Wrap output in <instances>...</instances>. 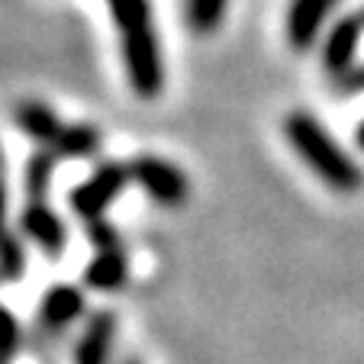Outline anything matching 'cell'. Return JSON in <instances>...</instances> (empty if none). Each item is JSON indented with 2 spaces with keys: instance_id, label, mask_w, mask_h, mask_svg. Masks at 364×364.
<instances>
[{
  "instance_id": "obj_1",
  "label": "cell",
  "mask_w": 364,
  "mask_h": 364,
  "mask_svg": "<svg viewBox=\"0 0 364 364\" xmlns=\"http://www.w3.org/2000/svg\"><path fill=\"white\" fill-rule=\"evenodd\" d=\"M284 136H287L290 149L309 165V171L316 174L323 184H329L338 193H355L364 184V174L355 161L342 151V145L319 126L313 113H290L284 119Z\"/></svg>"
},
{
  "instance_id": "obj_2",
  "label": "cell",
  "mask_w": 364,
  "mask_h": 364,
  "mask_svg": "<svg viewBox=\"0 0 364 364\" xmlns=\"http://www.w3.org/2000/svg\"><path fill=\"white\" fill-rule=\"evenodd\" d=\"M119 48H123L129 87L142 100H155L161 94V87H165V65H161V46H159L155 23L129 29V33H119Z\"/></svg>"
},
{
  "instance_id": "obj_3",
  "label": "cell",
  "mask_w": 364,
  "mask_h": 364,
  "mask_svg": "<svg viewBox=\"0 0 364 364\" xmlns=\"http://www.w3.org/2000/svg\"><path fill=\"white\" fill-rule=\"evenodd\" d=\"M129 181H132L129 165H123V161H100V165L94 168V174L84 178L81 184L68 193L71 213L84 223L103 220V213L123 197Z\"/></svg>"
},
{
  "instance_id": "obj_4",
  "label": "cell",
  "mask_w": 364,
  "mask_h": 364,
  "mask_svg": "<svg viewBox=\"0 0 364 364\" xmlns=\"http://www.w3.org/2000/svg\"><path fill=\"white\" fill-rule=\"evenodd\" d=\"M129 174L132 184L159 206H184L187 197H191V181L181 171L178 165H171L168 159H159V155H136L129 161Z\"/></svg>"
},
{
  "instance_id": "obj_5",
  "label": "cell",
  "mask_w": 364,
  "mask_h": 364,
  "mask_svg": "<svg viewBox=\"0 0 364 364\" xmlns=\"http://www.w3.org/2000/svg\"><path fill=\"white\" fill-rule=\"evenodd\" d=\"M20 232L29 245H36L46 258H62L68 232H65L62 216L46 203V200H29L20 213Z\"/></svg>"
},
{
  "instance_id": "obj_6",
  "label": "cell",
  "mask_w": 364,
  "mask_h": 364,
  "mask_svg": "<svg viewBox=\"0 0 364 364\" xmlns=\"http://www.w3.org/2000/svg\"><path fill=\"white\" fill-rule=\"evenodd\" d=\"M361 33H364V20L361 14L355 16H342L329 26V36L323 39V68L329 77H345L355 68V55L361 46Z\"/></svg>"
},
{
  "instance_id": "obj_7",
  "label": "cell",
  "mask_w": 364,
  "mask_h": 364,
  "mask_svg": "<svg viewBox=\"0 0 364 364\" xmlns=\"http://www.w3.org/2000/svg\"><path fill=\"white\" fill-rule=\"evenodd\" d=\"M113 342H117V313L97 309L87 316L75 348H71V364H110Z\"/></svg>"
},
{
  "instance_id": "obj_8",
  "label": "cell",
  "mask_w": 364,
  "mask_h": 364,
  "mask_svg": "<svg viewBox=\"0 0 364 364\" xmlns=\"http://www.w3.org/2000/svg\"><path fill=\"white\" fill-rule=\"evenodd\" d=\"M84 316V290L75 284H55L39 300V332L58 336Z\"/></svg>"
},
{
  "instance_id": "obj_9",
  "label": "cell",
  "mask_w": 364,
  "mask_h": 364,
  "mask_svg": "<svg viewBox=\"0 0 364 364\" xmlns=\"http://www.w3.org/2000/svg\"><path fill=\"white\" fill-rule=\"evenodd\" d=\"M338 0H290L287 10V42L294 52H306L323 33V23L336 10Z\"/></svg>"
},
{
  "instance_id": "obj_10",
  "label": "cell",
  "mask_w": 364,
  "mask_h": 364,
  "mask_svg": "<svg viewBox=\"0 0 364 364\" xmlns=\"http://www.w3.org/2000/svg\"><path fill=\"white\" fill-rule=\"evenodd\" d=\"M14 123L26 132L33 142H39L42 149H52L55 139L62 136L65 123L58 119V113L42 100H20L14 110Z\"/></svg>"
},
{
  "instance_id": "obj_11",
  "label": "cell",
  "mask_w": 364,
  "mask_h": 364,
  "mask_svg": "<svg viewBox=\"0 0 364 364\" xmlns=\"http://www.w3.org/2000/svg\"><path fill=\"white\" fill-rule=\"evenodd\" d=\"M129 281V262H126L123 248H107V252H94L90 262L84 264V284L100 294H113Z\"/></svg>"
},
{
  "instance_id": "obj_12",
  "label": "cell",
  "mask_w": 364,
  "mask_h": 364,
  "mask_svg": "<svg viewBox=\"0 0 364 364\" xmlns=\"http://www.w3.org/2000/svg\"><path fill=\"white\" fill-rule=\"evenodd\" d=\"M58 159H90L100 151V129L90 123H71L62 129V136L52 145Z\"/></svg>"
},
{
  "instance_id": "obj_13",
  "label": "cell",
  "mask_w": 364,
  "mask_h": 364,
  "mask_svg": "<svg viewBox=\"0 0 364 364\" xmlns=\"http://www.w3.org/2000/svg\"><path fill=\"white\" fill-rule=\"evenodd\" d=\"M58 168V155L52 149H39L26 159V171H23V191L29 200H46L52 178Z\"/></svg>"
},
{
  "instance_id": "obj_14",
  "label": "cell",
  "mask_w": 364,
  "mask_h": 364,
  "mask_svg": "<svg viewBox=\"0 0 364 364\" xmlns=\"http://www.w3.org/2000/svg\"><path fill=\"white\" fill-rule=\"evenodd\" d=\"M229 0H187V26L200 36H210L220 29L226 16Z\"/></svg>"
},
{
  "instance_id": "obj_15",
  "label": "cell",
  "mask_w": 364,
  "mask_h": 364,
  "mask_svg": "<svg viewBox=\"0 0 364 364\" xmlns=\"http://www.w3.org/2000/svg\"><path fill=\"white\" fill-rule=\"evenodd\" d=\"M26 274V245L16 232H4L0 235V281H23Z\"/></svg>"
},
{
  "instance_id": "obj_16",
  "label": "cell",
  "mask_w": 364,
  "mask_h": 364,
  "mask_svg": "<svg viewBox=\"0 0 364 364\" xmlns=\"http://www.w3.org/2000/svg\"><path fill=\"white\" fill-rule=\"evenodd\" d=\"M23 348V329H20V319L10 313L4 303H0V355L16 358V351Z\"/></svg>"
},
{
  "instance_id": "obj_17",
  "label": "cell",
  "mask_w": 364,
  "mask_h": 364,
  "mask_svg": "<svg viewBox=\"0 0 364 364\" xmlns=\"http://www.w3.org/2000/svg\"><path fill=\"white\" fill-rule=\"evenodd\" d=\"M84 232H87V242L94 245V252H107V248H123V242H119V232H117V229H113L107 220L84 223Z\"/></svg>"
},
{
  "instance_id": "obj_18",
  "label": "cell",
  "mask_w": 364,
  "mask_h": 364,
  "mask_svg": "<svg viewBox=\"0 0 364 364\" xmlns=\"http://www.w3.org/2000/svg\"><path fill=\"white\" fill-rule=\"evenodd\" d=\"M336 87L342 90V94H364V65H355L345 77H338Z\"/></svg>"
},
{
  "instance_id": "obj_19",
  "label": "cell",
  "mask_w": 364,
  "mask_h": 364,
  "mask_svg": "<svg viewBox=\"0 0 364 364\" xmlns=\"http://www.w3.org/2000/svg\"><path fill=\"white\" fill-rule=\"evenodd\" d=\"M7 232V181H4V168H0V235Z\"/></svg>"
},
{
  "instance_id": "obj_20",
  "label": "cell",
  "mask_w": 364,
  "mask_h": 364,
  "mask_svg": "<svg viewBox=\"0 0 364 364\" xmlns=\"http://www.w3.org/2000/svg\"><path fill=\"white\" fill-rule=\"evenodd\" d=\"M355 142H358V149H364V123L358 126V132H355Z\"/></svg>"
},
{
  "instance_id": "obj_21",
  "label": "cell",
  "mask_w": 364,
  "mask_h": 364,
  "mask_svg": "<svg viewBox=\"0 0 364 364\" xmlns=\"http://www.w3.org/2000/svg\"><path fill=\"white\" fill-rule=\"evenodd\" d=\"M119 364H142L139 358H126V361H119Z\"/></svg>"
},
{
  "instance_id": "obj_22",
  "label": "cell",
  "mask_w": 364,
  "mask_h": 364,
  "mask_svg": "<svg viewBox=\"0 0 364 364\" xmlns=\"http://www.w3.org/2000/svg\"><path fill=\"white\" fill-rule=\"evenodd\" d=\"M14 361V358H7V355H0V364H10Z\"/></svg>"
},
{
  "instance_id": "obj_23",
  "label": "cell",
  "mask_w": 364,
  "mask_h": 364,
  "mask_svg": "<svg viewBox=\"0 0 364 364\" xmlns=\"http://www.w3.org/2000/svg\"><path fill=\"white\" fill-rule=\"evenodd\" d=\"M0 168H4V155H0Z\"/></svg>"
},
{
  "instance_id": "obj_24",
  "label": "cell",
  "mask_w": 364,
  "mask_h": 364,
  "mask_svg": "<svg viewBox=\"0 0 364 364\" xmlns=\"http://www.w3.org/2000/svg\"><path fill=\"white\" fill-rule=\"evenodd\" d=\"M361 20H364V10H361Z\"/></svg>"
}]
</instances>
